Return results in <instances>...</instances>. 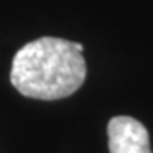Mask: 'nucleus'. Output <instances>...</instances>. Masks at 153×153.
Segmentation results:
<instances>
[{
    "instance_id": "f257e3e1",
    "label": "nucleus",
    "mask_w": 153,
    "mask_h": 153,
    "mask_svg": "<svg viewBox=\"0 0 153 153\" xmlns=\"http://www.w3.org/2000/svg\"><path fill=\"white\" fill-rule=\"evenodd\" d=\"M86 78V61L75 42L39 38L16 53L11 83L30 99L58 100L72 95Z\"/></svg>"
},
{
    "instance_id": "f03ea898",
    "label": "nucleus",
    "mask_w": 153,
    "mask_h": 153,
    "mask_svg": "<svg viewBox=\"0 0 153 153\" xmlns=\"http://www.w3.org/2000/svg\"><path fill=\"white\" fill-rule=\"evenodd\" d=\"M111 153H152L145 127L130 116H116L108 123Z\"/></svg>"
}]
</instances>
